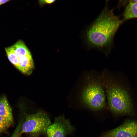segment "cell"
Segmentation results:
<instances>
[{"label": "cell", "instance_id": "obj_11", "mask_svg": "<svg viewBox=\"0 0 137 137\" xmlns=\"http://www.w3.org/2000/svg\"><path fill=\"white\" fill-rule=\"evenodd\" d=\"M5 50L9 60L18 69L19 66L18 58L11 46L5 48Z\"/></svg>", "mask_w": 137, "mask_h": 137}, {"label": "cell", "instance_id": "obj_1", "mask_svg": "<svg viewBox=\"0 0 137 137\" xmlns=\"http://www.w3.org/2000/svg\"><path fill=\"white\" fill-rule=\"evenodd\" d=\"M122 22L106 4L84 32V40L87 47L97 49L108 55L112 50L115 35Z\"/></svg>", "mask_w": 137, "mask_h": 137}, {"label": "cell", "instance_id": "obj_16", "mask_svg": "<svg viewBox=\"0 0 137 137\" xmlns=\"http://www.w3.org/2000/svg\"><path fill=\"white\" fill-rule=\"evenodd\" d=\"M133 1L136 2H137V0H134Z\"/></svg>", "mask_w": 137, "mask_h": 137}, {"label": "cell", "instance_id": "obj_3", "mask_svg": "<svg viewBox=\"0 0 137 137\" xmlns=\"http://www.w3.org/2000/svg\"><path fill=\"white\" fill-rule=\"evenodd\" d=\"M79 95L81 102L93 110L103 108L106 96L101 76L88 73L84 77Z\"/></svg>", "mask_w": 137, "mask_h": 137}, {"label": "cell", "instance_id": "obj_10", "mask_svg": "<svg viewBox=\"0 0 137 137\" xmlns=\"http://www.w3.org/2000/svg\"><path fill=\"white\" fill-rule=\"evenodd\" d=\"M18 57L30 54L23 41L20 40L11 46Z\"/></svg>", "mask_w": 137, "mask_h": 137}, {"label": "cell", "instance_id": "obj_5", "mask_svg": "<svg viewBox=\"0 0 137 137\" xmlns=\"http://www.w3.org/2000/svg\"><path fill=\"white\" fill-rule=\"evenodd\" d=\"M75 130L70 121L62 114L55 118L54 123L47 129L46 135L47 137H65Z\"/></svg>", "mask_w": 137, "mask_h": 137}, {"label": "cell", "instance_id": "obj_7", "mask_svg": "<svg viewBox=\"0 0 137 137\" xmlns=\"http://www.w3.org/2000/svg\"><path fill=\"white\" fill-rule=\"evenodd\" d=\"M18 69L24 74L29 75L34 68L33 61L31 54L18 57Z\"/></svg>", "mask_w": 137, "mask_h": 137}, {"label": "cell", "instance_id": "obj_13", "mask_svg": "<svg viewBox=\"0 0 137 137\" xmlns=\"http://www.w3.org/2000/svg\"><path fill=\"white\" fill-rule=\"evenodd\" d=\"M19 131V128L16 127L11 137H19L20 136Z\"/></svg>", "mask_w": 137, "mask_h": 137}, {"label": "cell", "instance_id": "obj_15", "mask_svg": "<svg viewBox=\"0 0 137 137\" xmlns=\"http://www.w3.org/2000/svg\"><path fill=\"white\" fill-rule=\"evenodd\" d=\"M9 0H0V5L9 1Z\"/></svg>", "mask_w": 137, "mask_h": 137}, {"label": "cell", "instance_id": "obj_8", "mask_svg": "<svg viewBox=\"0 0 137 137\" xmlns=\"http://www.w3.org/2000/svg\"><path fill=\"white\" fill-rule=\"evenodd\" d=\"M0 116L10 126L13 123L11 107L6 97L3 96L0 98Z\"/></svg>", "mask_w": 137, "mask_h": 137}, {"label": "cell", "instance_id": "obj_12", "mask_svg": "<svg viewBox=\"0 0 137 137\" xmlns=\"http://www.w3.org/2000/svg\"><path fill=\"white\" fill-rule=\"evenodd\" d=\"M10 126L0 116V133L6 130Z\"/></svg>", "mask_w": 137, "mask_h": 137}, {"label": "cell", "instance_id": "obj_2", "mask_svg": "<svg viewBox=\"0 0 137 137\" xmlns=\"http://www.w3.org/2000/svg\"><path fill=\"white\" fill-rule=\"evenodd\" d=\"M101 76L110 110L117 114H130L132 112V105L127 91L118 83L114 76L108 71H104Z\"/></svg>", "mask_w": 137, "mask_h": 137}, {"label": "cell", "instance_id": "obj_9", "mask_svg": "<svg viewBox=\"0 0 137 137\" xmlns=\"http://www.w3.org/2000/svg\"><path fill=\"white\" fill-rule=\"evenodd\" d=\"M137 18V2H130L127 5L123 14L122 22L127 20Z\"/></svg>", "mask_w": 137, "mask_h": 137}, {"label": "cell", "instance_id": "obj_6", "mask_svg": "<svg viewBox=\"0 0 137 137\" xmlns=\"http://www.w3.org/2000/svg\"><path fill=\"white\" fill-rule=\"evenodd\" d=\"M101 137H137V120H129Z\"/></svg>", "mask_w": 137, "mask_h": 137}, {"label": "cell", "instance_id": "obj_4", "mask_svg": "<svg viewBox=\"0 0 137 137\" xmlns=\"http://www.w3.org/2000/svg\"><path fill=\"white\" fill-rule=\"evenodd\" d=\"M51 122L47 114L42 111L32 114H26L19 134H28L30 137L46 135V131Z\"/></svg>", "mask_w": 137, "mask_h": 137}, {"label": "cell", "instance_id": "obj_14", "mask_svg": "<svg viewBox=\"0 0 137 137\" xmlns=\"http://www.w3.org/2000/svg\"><path fill=\"white\" fill-rule=\"evenodd\" d=\"M40 1L41 3H42V4L43 3H45L46 4H50L54 2L55 1L54 0H46L41 1Z\"/></svg>", "mask_w": 137, "mask_h": 137}]
</instances>
